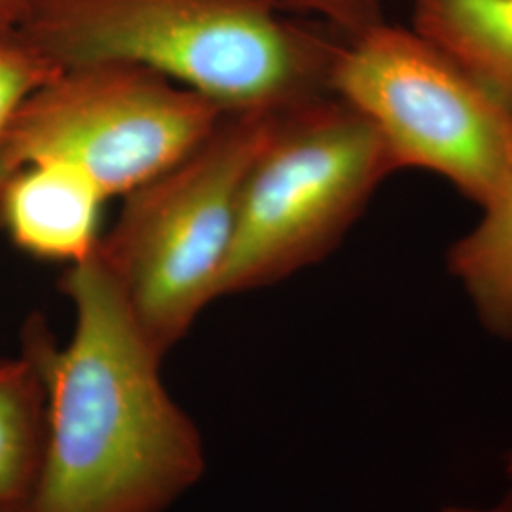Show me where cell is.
<instances>
[{
    "label": "cell",
    "mask_w": 512,
    "mask_h": 512,
    "mask_svg": "<svg viewBox=\"0 0 512 512\" xmlns=\"http://www.w3.org/2000/svg\"><path fill=\"white\" fill-rule=\"evenodd\" d=\"M279 112L228 110L181 160L128 196L97 253L165 355L219 298L239 198Z\"/></svg>",
    "instance_id": "obj_3"
},
{
    "label": "cell",
    "mask_w": 512,
    "mask_h": 512,
    "mask_svg": "<svg viewBox=\"0 0 512 512\" xmlns=\"http://www.w3.org/2000/svg\"><path fill=\"white\" fill-rule=\"evenodd\" d=\"M442 512H512V486L509 492L495 501L492 505H484V507H475V505H448L444 507Z\"/></svg>",
    "instance_id": "obj_14"
},
{
    "label": "cell",
    "mask_w": 512,
    "mask_h": 512,
    "mask_svg": "<svg viewBox=\"0 0 512 512\" xmlns=\"http://www.w3.org/2000/svg\"><path fill=\"white\" fill-rule=\"evenodd\" d=\"M33 0H0V44L18 35Z\"/></svg>",
    "instance_id": "obj_13"
},
{
    "label": "cell",
    "mask_w": 512,
    "mask_h": 512,
    "mask_svg": "<svg viewBox=\"0 0 512 512\" xmlns=\"http://www.w3.org/2000/svg\"><path fill=\"white\" fill-rule=\"evenodd\" d=\"M283 12L329 25L342 37H355L385 21V0H274Z\"/></svg>",
    "instance_id": "obj_12"
},
{
    "label": "cell",
    "mask_w": 512,
    "mask_h": 512,
    "mask_svg": "<svg viewBox=\"0 0 512 512\" xmlns=\"http://www.w3.org/2000/svg\"><path fill=\"white\" fill-rule=\"evenodd\" d=\"M412 27L512 107V0H412Z\"/></svg>",
    "instance_id": "obj_9"
},
{
    "label": "cell",
    "mask_w": 512,
    "mask_h": 512,
    "mask_svg": "<svg viewBox=\"0 0 512 512\" xmlns=\"http://www.w3.org/2000/svg\"><path fill=\"white\" fill-rule=\"evenodd\" d=\"M395 173L380 133L334 93L279 112L243 183L219 298L325 260Z\"/></svg>",
    "instance_id": "obj_4"
},
{
    "label": "cell",
    "mask_w": 512,
    "mask_h": 512,
    "mask_svg": "<svg viewBox=\"0 0 512 512\" xmlns=\"http://www.w3.org/2000/svg\"><path fill=\"white\" fill-rule=\"evenodd\" d=\"M330 92L384 139L395 169H423L478 207L512 177V107L414 27L387 19L344 40Z\"/></svg>",
    "instance_id": "obj_5"
},
{
    "label": "cell",
    "mask_w": 512,
    "mask_h": 512,
    "mask_svg": "<svg viewBox=\"0 0 512 512\" xmlns=\"http://www.w3.org/2000/svg\"><path fill=\"white\" fill-rule=\"evenodd\" d=\"M16 37L59 69L124 61L222 109L264 112L332 93L346 40L274 0H33Z\"/></svg>",
    "instance_id": "obj_2"
},
{
    "label": "cell",
    "mask_w": 512,
    "mask_h": 512,
    "mask_svg": "<svg viewBox=\"0 0 512 512\" xmlns=\"http://www.w3.org/2000/svg\"><path fill=\"white\" fill-rule=\"evenodd\" d=\"M0 512H23V511H12V509H0Z\"/></svg>",
    "instance_id": "obj_16"
},
{
    "label": "cell",
    "mask_w": 512,
    "mask_h": 512,
    "mask_svg": "<svg viewBox=\"0 0 512 512\" xmlns=\"http://www.w3.org/2000/svg\"><path fill=\"white\" fill-rule=\"evenodd\" d=\"M228 110L164 74L124 61L61 69L31 93L2 139L8 175L37 162L84 171L124 198L203 141Z\"/></svg>",
    "instance_id": "obj_6"
},
{
    "label": "cell",
    "mask_w": 512,
    "mask_h": 512,
    "mask_svg": "<svg viewBox=\"0 0 512 512\" xmlns=\"http://www.w3.org/2000/svg\"><path fill=\"white\" fill-rule=\"evenodd\" d=\"M61 69L18 37L0 44V203L10 175L2 165V139L19 105Z\"/></svg>",
    "instance_id": "obj_11"
},
{
    "label": "cell",
    "mask_w": 512,
    "mask_h": 512,
    "mask_svg": "<svg viewBox=\"0 0 512 512\" xmlns=\"http://www.w3.org/2000/svg\"><path fill=\"white\" fill-rule=\"evenodd\" d=\"M107 202L78 167L37 162L10 175L2 192L0 226L23 253L73 266L97 249Z\"/></svg>",
    "instance_id": "obj_7"
},
{
    "label": "cell",
    "mask_w": 512,
    "mask_h": 512,
    "mask_svg": "<svg viewBox=\"0 0 512 512\" xmlns=\"http://www.w3.org/2000/svg\"><path fill=\"white\" fill-rule=\"evenodd\" d=\"M59 287L76 315L71 342L57 348L38 315L23 329L46 382L44 456L23 512H164L205 471L202 435L97 249Z\"/></svg>",
    "instance_id": "obj_1"
},
{
    "label": "cell",
    "mask_w": 512,
    "mask_h": 512,
    "mask_svg": "<svg viewBox=\"0 0 512 512\" xmlns=\"http://www.w3.org/2000/svg\"><path fill=\"white\" fill-rule=\"evenodd\" d=\"M503 469H505V473L511 478L512 482V448H509L503 456Z\"/></svg>",
    "instance_id": "obj_15"
},
{
    "label": "cell",
    "mask_w": 512,
    "mask_h": 512,
    "mask_svg": "<svg viewBox=\"0 0 512 512\" xmlns=\"http://www.w3.org/2000/svg\"><path fill=\"white\" fill-rule=\"evenodd\" d=\"M46 442V382L23 334L16 357L0 359V509L23 511L37 484Z\"/></svg>",
    "instance_id": "obj_8"
},
{
    "label": "cell",
    "mask_w": 512,
    "mask_h": 512,
    "mask_svg": "<svg viewBox=\"0 0 512 512\" xmlns=\"http://www.w3.org/2000/svg\"><path fill=\"white\" fill-rule=\"evenodd\" d=\"M480 209L475 226L450 245L446 266L484 330L512 342V177Z\"/></svg>",
    "instance_id": "obj_10"
}]
</instances>
